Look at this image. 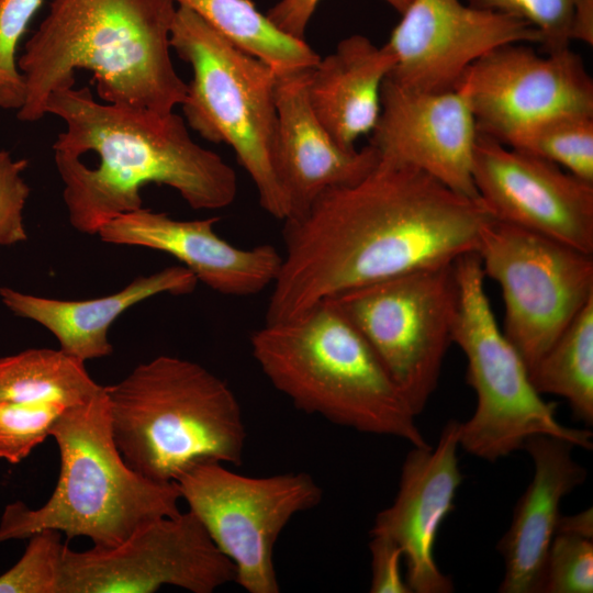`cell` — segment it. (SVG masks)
I'll return each instance as SVG.
<instances>
[{
  "instance_id": "6da1fadb",
  "label": "cell",
  "mask_w": 593,
  "mask_h": 593,
  "mask_svg": "<svg viewBox=\"0 0 593 593\" xmlns=\"http://www.w3.org/2000/svg\"><path fill=\"white\" fill-rule=\"evenodd\" d=\"M479 198L424 171L378 161L360 181L324 192L284 221V253L266 323L294 317L345 290L477 249L490 219Z\"/></svg>"
},
{
  "instance_id": "7a4b0ae2",
  "label": "cell",
  "mask_w": 593,
  "mask_h": 593,
  "mask_svg": "<svg viewBox=\"0 0 593 593\" xmlns=\"http://www.w3.org/2000/svg\"><path fill=\"white\" fill-rule=\"evenodd\" d=\"M65 131L53 144L71 226L97 235L111 219L142 206L148 183L176 190L194 210H219L237 195L234 169L200 146L177 113L97 101L88 87H60L45 103Z\"/></svg>"
},
{
  "instance_id": "3957f363",
  "label": "cell",
  "mask_w": 593,
  "mask_h": 593,
  "mask_svg": "<svg viewBox=\"0 0 593 593\" xmlns=\"http://www.w3.org/2000/svg\"><path fill=\"white\" fill-rule=\"evenodd\" d=\"M170 0H52L18 58L25 99L18 119L46 115L48 96L92 72L104 102L158 113L181 105L187 83L174 67Z\"/></svg>"
},
{
  "instance_id": "277c9868",
  "label": "cell",
  "mask_w": 593,
  "mask_h": 593,
  "mask_svg": "<svg viewBox=\"0 0 593 593\" xmlns=\"http://www.w3.org/2000/svg\"><path fill=\"white\" fill-rule=\"evenodd\" d=\"M250 348L265 377L296 409L361 433L429 446L376 353L329 299L265 323L253 332Z\"/></svg>"
},
{
  "instance_id": "5b68a950",
  "label": "cell",
  "mask_w": 593,
  "mask_h": 593,
  "mask_svg": "<svg viewBox=\"0 0 593 593\" xmlns=\"http://www.w3.org/2000/svg\"><path fill=\"white\" fill-rule=\"evenodd\" d=\"M104 392L114 443L143 477L170 483L200 463L242 462L247 432L238 400L203 366L158 356Z\"/></svg>"
},
{
  "instance_id": "8992f818",
  "label": "cell",
  "mask_w": 593,
  "mask_h": 593,
  "mask_svg": "<svg viewBox=\"0 0 593 593\" xmlns=\"http://www.w3.org/2000/svg\"><path fill=\"white\" fill-rule=\"evenodd\" d=\"M60 472L45 504H8L0 519V542L55 529L68 538L87 537L97 547L121 544L143 525L178 515L176 482L160 483L133 470L111 432L102 390L89 401L66 407L53 423Z\"/></svg>"
},
{
  "instance_id": "52a82bcc",
  "label": "cell",
  "mask_w": 593,
  "mask_h": 593,
  "mask_svg": "<svg viewBox=\"0 0 593 593\" xmlns=\"http://www.w3.org/2000/svg\"><path fill=\"white\" fill-rule=\"evenodd\" d=\"M170 46L192 68L181 104L204 139L228 145L254 182L261 208L287 220L289 208L273 166L277 72L184 7L176 9Z\"/></svg>"
},
{
  "instance_id": "ba28073f",
  "label": "cell",
  "mask_w": 593,
  "mask_h": 593,
  "mask_svg": "<svg viewBox=\"0 0 593 593\" xmlns=\"http://www.w3.org/2000/svg\"><path fill=\"white\" fill-rule=\"evenodd\" d=\"M458 286L452 343L467 359V382L477 395L472 415L459 424V446L495 462L536 435H548L591 449L589 428L563 425L557 405L534 388L528 368L497 325L484 290V273L475 250L455 260Z\"/></svg>"
},
{
  "instance_id": "9c48e42d",
  "label": "cell",
  "mask_w": 593,
  "mask_h": 593,
  "mask_svg": "<svg viewBox=\"0 0 593 593\" xmlns=\"http://www.w3.org/2000/svg\"><path fill=\"white\" fill-rule=\"evenodd\" d=\"M329 299L376 353L418 416L438 387L452 344L455 261L358 286Z\"/></svg>"
},
{
  "instance_id": "30bf717a",
  "label": "cell",
  "mask_w": 593,
  "mask_h": 593,
  "mask_svg": "<svg viewBox=\"0 0 593 593\" xmlns=\"http://www.w3.org/2000/svg\"><path fill=\"white\" fill-rule=\"evenodd\" d=\"M475 251L502 290L503 332L529 371L593 299V254L493 217Z\"/></svg>"
},
{
  "instance_id": "8fae6325",
  "label": "cell",
  "mask_w": 593,
  "mask_h": 593,
  "mask_svg": "<svg viewBox=\"0 0 593 593\" xmlns=\"http://www.w3.org/2000/svg\"><path fill=\"white\" fill-rule=\"evenodd\" d=\"M175 482L189 511L232 561L234 582L249 593L280 592L273 549L288 523L322 501L315 480L305 472L249 477L205 462Z\"/></svg>"
},
{
  "instance_id": "7c38bea8",
  "label": "cell",
  "mask_w": 593,
  "mask_h": 593,
  "mask_svg": "<svg viewBox=\"0 0 593 593\" xmlns=\"http://www.w3.org/2000/svg\"><path fill=\"white\" fill-rule=\"evenodd\" d=\"M232 561L189 510L156 518L116 546L65 544L58 593H153L171 585L212 593L234 582Z\"/></svg>"
},
{
  "instance_id": "4fadbf2b",
  "label": "cell",
  "mask_w": 593,
  "mask_h": 593,
  "mask_svg": "<svg viewBox=\"0 0 593 593\" xmlns=\"http://www.w3.org/2000/svg\"><path fill=\"white\" fill-rule=\"evenodd\" d=\"M456 89L478 131L507 146L553 116L593 115L592 77L570 47L538 54L526 43L500 46L474 61Z\"/></svg>"
},
{
  "instance_id": "5bb4252c",
  "label": "cell",
  "mask_w": 593,
  "mask_h": 593,
  "mask_svg": "<svg viewBox=\"0 0 593 593\" xmlns=\"http://www.w3.org/2000/svg\"><path fill=\"white\" fill-rule=\"evenodd\" d=\"M472 180L491 217L593 254V182L480 132Z\"/></svg>"
},
{
  "instance_id": "9a60e30c",
  "label": "cell",
  "mask_w": 593,
  "mask_h": 593,
  "mask_svg": "<svg viewBox=\"0 0 593 593\" xmlns=\"http://www.w3.org/2000/svg\"><path fill=\"white\" fill-rule=\"evenodd\" d=\"M516 43H540V34L521 19L461 0H410L385 43L394 57L388 77L418 91H451L483 55Z\"/></svg>"
},
{
  "instance_id": "2e32d148",
  "label": "cell",
  "mask_w": 593,
  "mask_h": 593,
  "mask_svg": "<svg viewBox=\"0 0 593 593\" xmlns=\"http://www.w3.org/2000/svg\"><path fill=\"white\" fill-rule=\"evenodd\" d=\"M478 133L462 90L424 92L387 76L369 144L379 161L414 167L460 194L478 198L472 180Z\"/></svg>"
},
{
  "instance_id": "e0dca14e",
  "label": "cell",
  "mask_w": 593,
  "mask_h": 593,
  "mask_svg": "<svg viewBox=\"0 0 593 593\" xmlns=\"http://www.w3.org/2000/svg\"><path fill=\"white\" fill-rule=\"evenodd\" d=\"M459 421L449 419L435 447L407 452L399 490L390 506L380 511L370 534L389 537L406 563V583L414 593H450L455 586L436 563L434 547L445 518L455 510L462 481L458 461Z\"/></svg>"
},
{
  "instance_id": "ac0fdd59",
  "label": "cell",
  "mask_w": 593,
  "mask_h": 593,
  "mask_svg": "<svg viewBox=\"0 0 593 593\" xmlns=\"http://www.w3.org/2000/svg\"><path fill=\"white\" fill-rule=\"evenodd\" d=\"M219 217L181 221L141 208L105 222L97 235L104 243L141 246L174 256L212 290L254 295L275 282L282 255L269 244L239 248L214 231Z\"/></svg>"
},
{
  "instance_id": "d6986e66",
  "label": "cell",
  "mask_w": 593,
  "mask_h": 593,
  "mask_svg": "<svg viewBox=\"0 0 593 593\" xmlns=\"http://www.w3.org/2000/svg\"><path fill=\"white\" fill-rule=\"evenodd\" d=\"M311 69L277 74L276 79L273 166L289 208L287 220L306 213L327 190L360 181L379 161L370 144L344 148L318 121L307 94Z\"/></svg>"
},
{
  "instance_id": "ffe728a7",
  "label": "cell",
  "mask_w": 593,
  "mask_h": 593,
  "mask_svg": "<svg viewBox=\"0 0 593 593\" xmlns=\"http://www.w3.org/2000/svg\"><path fill=\"white\" fill-rule=\"evenodd\" d=\"M574 448L570 441L548 435L525 441L523 449L533 461L534 473L497 544L505 566L499 592L539 593L547 553L561 517V502L588 475L573 458Z\"/></svg>"
},
{
  "instance_id": "44dd1931",
  "label": "cell",
  "mask_w": 593,
  "mask_h": 593,
  "mask_svg": "<svg viewBox=\"0 0 593 593\" xmlns=\"http://www.w3.org/2000/svg\"><path fill=\"white\" fill-rule=\"evenodd\" d=\"M198 282L193 272L181 265L137 277L122 290L97 299L58 300L8 287L0 288V299L13 314L48 329L64 353L86 361L112 354L109 328L127 309L161 293L188 294Z\"/></svg>"
},
{
  "instance_id": "7402d4cb",
  "label": "cell",
  "mask_w": 593,
  "mask_h": 593,
  "mask_svg": "<svg viewBox=\"0 0 593 593\" xmlns=\"http://www.w3.org/2000/svg\"><path fill=\"white\" fill-rule=\"evenodd\" d=\"M394 66L389 47L355 34L310 70L309 101L318 121L344 148L370 134L381 111V87Z\"/></svg>"
},
{
  "instance_id": "603a6c76",
  "label": "cell",
  "mask_w": 593,
  "mask_h": 593,
  "mask_svg": "<svg viewBox=\"0 0 593 593\" xmlns=\"http://www.w3.org/2000/svg\"><path fill=\"white\" fill-rule=\"evenodd\" d=\"M102 388L85 361L61 349L32 348L0 358V401L69 407L89 401Z\"/></svg>"
},
{
  "instance_id": "cb8c5ba5",
  "label": "cell",
  "mask_w": 593,
  "mask_h": 593,
  "mask_svg": "<svg viewBox=\"0 0 593 593\" xmlns=\"http://www.w3.org/2000/svg\"><path fill=\"white\" fill-rule=\"evenodd\" d=\"M195 12L236 46L277 74L313 68L318 54L304 41L275 26L250 0H170Z\"/></svg>"
},
{
  "instance_id": "d4e9b609",
  "label": "cell",
  "mask_w": 593,
  "mask_h": 593,
  "mask_svg": "<svg viewBox=\"0 0 593 593\" xmlns=\"http://www.w3.org/2000/svg\"><path fill=\"white\" fill-rule=\"evenodd\" d=\"M538 393L563 398L572 415L593 425V299L529 369Z\"/></svg>"
},
{
  "instance_id": "484cf974",
  "label": "cell",
  "mask_w": 593,
  "mask_h": 593,
  "mask_svg": "<svg viewBox=\"0 0 593 593\" xmlns=\"http://www.w3.org/2000/svg\"><path fill=\"white\" fill-rule=\"evenodd\" d=\"M515 149L549 160L570 174L593 182V115L560 114L548 119L513 145Z\"/></svg>"
},
{
  "instance_id": "4316f807",
  "label": "cell",
  "mask_w": 593,
  "mask_h": 593,
  "mask_svg": "<svg viewBox=\"0 0 593 593\" xmlns=\"http://www.w3.org/2000/svg\"><path fill=\"white\" fill-rule=\"evenodd\" d=\"M29 539L20 560L0 575V593H58L65 547L61 533L43 529Z\"/></svg>"
},
{
  "instance_id": "83f0119b",
  "label": "cell",
  "mask_w": 593,
  "mask_h": 593,
  "mask_svg": "<svg viewBox=\"0 0 593 593\" xmlns=\"http://www.w3.org/2000/svg\"><path fill=\"white\" fill-rule=\"evenodd\" d=\"M593 592V537L557 530L550 544L539 593Z\"/></svg>"
},
{
  "instance_id": "f1b7e54d",
  "label": "cell",
  "mask_w": 593,
  "mask_h": 593,
  "mask_svg": "<svg viewBox=\"0 0 593 593\" xmlns=\"http://www.w3.org/2000/svg\"><path fill=\"white\" fill-rule=\"evenodd\" d=\"M66 407L54 403L0 401V459L19 463L49 436Z\"/></svg>"
},
{
  "instance_id": "f546056e",
  "label": "cell",
  "mask_w": 593,
  "mask_h": 593,
  "mask_svg": "<svg viewBox=\"0 0 593 593\" xmlns=\"http://www.w3.org/2000/svg\"><path fill=\"white\" fill-rule=\"evenodd\" d=\"M467 3L521 19L540 34L544 53L569 48L577 0H466Z\"/></svg>"
},
{
  "instance_id": "4dcf8cb0",
  "label": "cell",
  "mask_w": 593,
  "mask_h": 593,
  "mask_svg": "<svg viewBox=\"0 0 593 593\" xmlns=\"http://www.w3.org/2000/svg\"><path fill=\"white\" fill-rule=\"evenodd\" d=\"M43 0H0V108L20 110L25 99L16 48Z\"/></svg>"
},
{
  "instance_id": "1f68e13d",
  "label": "cell",
  "mask_w": 593,
  "mask_h": 593,
  "mask_svg": "<svg viewBox=\"0 0 593 593\" xmlns=\"http://www.w3.org/2000/svg\"><path fill=\"white\" fill-rule=\"evenodd\" d=\"M27 160L13 159L0 150V245L11 246L27 238L23 210L30 188L22 177Z\"/></svg>"
},
{
  "instance_id": "d6a6232c",
  "label": "cell",
  "mask_w": 593,
  "mask_h": 593,
  "mask_svg": "<svg viewBox=\"0 0 593 593\" xmlns=\"http://www.w3.org/2000/svg\"><path fill=\"white\" fill-rule=\"evenodd\" d=\"M371 593H412L401 572L400 547L389 537L370 534Z\"/></svg>"
},
{
  "instance_id": "836d02e7",
  "label": "cell",
  "mask_w": 593,
  "mask_h": 593,
  "mask_svg": "<svg viewBox=\"0 0 593 593\" xmlns=\"http://www.w3.org/2000/svg\"><path fill=\"white\" fill-rule=\"evenodd\" d=\"M321 0H280L268 13L267 18L283 33L304 40L307 24ZM400 14L405 10L410 0H383ZM305 41V40H304Z\"/></svg>"
},
{
  "instance_id": "e575fe53",
  "label": "cell",
  "mask_w": 593,
  "mask_h": 593,
  "mask_svg": "<svg viewBox=\"0 0 593 593\" xmlns=\"http://www.w3.org/2000/svg\"><path fill=\"white\" fill-rule=\"evenodd\" d=\"M571 41L593 45V0H577L571 23Z\"/></svg>"
},
{
  "instance_id": "d590c367",
  "label": "cell",
  "mask_w": 593,
  "mask_h": 593,
  "mask_svg": "<svg viewBox=\"0 0 593 593\" xmlns=\"http://www.w3.org/2000/svg\"><path fill=\"white\" fill-rule=\"evenodd\" d=\"M557 530H564L593 537V511L584 510L571 516H562L559 519Z\"/></svg>"
}]
</instances>
